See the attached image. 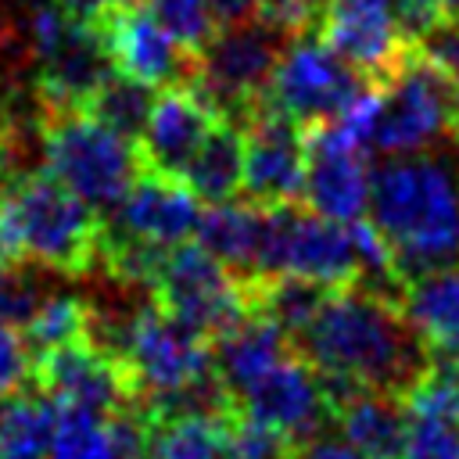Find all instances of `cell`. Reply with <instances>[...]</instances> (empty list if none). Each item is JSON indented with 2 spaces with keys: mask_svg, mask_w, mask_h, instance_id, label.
I'll return each mask as SVG.
<instances>
[{
  "mask_svg": "<svg viewBox=\"0 0 459 459\" xmlns=\"http://www.w3.org/2000/svg\"><path fill=\"white\" fill-rule=\"evenodd\" d=\"M154 93L158 90H151V86H143V82H136V79H126V75H111L97 93H93V100L82 108V111H90V115H97L100 122H108L111 129H118L122 136H140V129H143V122H147V111H151V104H154Z\"/></svg>",
  "mask_w": 459,
  "mask_h": 459,
  "instance_id": "27",
  "label": "cell"
},
{
  "mask_svg": "<svg viewBox=\"0 0 459 459\" xmlns=\"http://www.w3.org/2000/svg\"><path fill=\"white\" fill-rule=\"evenodd\" d=\"M420 47L448 72V79H452V86H455V93H459V25L441 22L434 32H427V36L420 39Z\"/></svg>",
  "mask_w": 459,
  "mask_h": 459,
  "instance_id": "33",
  "label": "cell"
},
{
  "mask_svg": "<svg viewBox=\"0 0 459 459\" xmlns=\"http://www.w3.org/2000/svg\"><path fill=\"white\" fill-rule=\"evenodd\" d=\"M57 402L32 391H11L0 398V459H47L54 437Z\"/></svg>",
  "mask_w": 459,
  "mask_h": 459,
  "instance_id": "24",
  "label": "cell"
},
{
  "mask_svg": "<svg viewBox=\"0 0 459 459\" xmlns=\"http://www.w3.org/2000/svg\"><path fill=\"white\" fill-rule=\"evenodd\" d=\"M455 140H459V129H455Z\"/></svg>",
  "mask_w": 459,
  "mask_h": 459,
  "instance_id": "39",
  "label": "cell"
},
{
  "mask_svg": "<svg viewBox=\"0 0 459 459\" xmlns=\"http://www.w3.org/2000/svg\"><path fill=\"white\" fill-rule=\"evenodd\" d=\"M22 337L32 359L61 344H72L79 337H90V305L75 294H47L32 312V319L25 323Z\"/></svg>",
  "mask_w": 459,
  "mask_h": 459,
  "instance_id": "26",
  "label": "cell"
},
{
  "mask_svg": "<svg viewBox=\"0 0 459 459\" xmlns=\"http://www.w3.org/2000/svg\"><path fill=\"white\" fill-rule=\"evenodd\" d=\"M29 377H32V355H29L25 337L14 326L0 323V398L18 391Z\"/></svg>",
  "mask_w": 459,
  "mask_h": 459,
  "instance_id": "31",
  "label": "cell"
},
{
  "mask_svg": "<svg viewBox=\"0 0 459 459\" xmlns=\"http://www.w3.org/2000/svg\"><path fill=\"white\" fill-rule=\"evenodd\" d=\"M312 32L369 82H384L412 47L391 0H323Z\"/></svg>",
  "mask_w": 459,
  "mask_h": 459,
  "instance_id": "13",
  "label": "cell"
},
{
  "mask_svg": "<svg viewBox=\"0 0 459 459\" xmlns=\"http://www.w3.org/2000/svg\"><path fill=\"white\" fill-rule=\"evenodd\" d=\"M154 305L190 326L194 333L215 341L233 323L251 312L247 280L230 273L201 244H179L161 258V269L151 283Z\"/></svg>",
  "mask_w": 459,
  "mask_h": 459,
  "instance_id": "9",
  "label": "cell"
},
{
  "mask_svg": "<svg viewBox=\"0 0 459 459\" xmlns=\"http://www.w3.org/2000/svg\"><path fill=\"white\" fill-rule=\"evenodd\" d=\"M244 129V190L255 204H298L305 197V129L258 100Z\"/></svg>",
  "mask_w": 459,
  "mask_h": 459,
  "instance_id": "14",
  "label": "cell"
},
{
  "mask_svg": "<svg viewBox=\"0 0 459 459\" xmlns=\"http://www.w3.org/2000/svg\"><path fill=\"white\" fill-rule=\"evenodd\" d=\"M366 143L337 118L305 129V201L312 212L333 222L366 219L369 208V169Z\"/></svg>",
  "mask_w": 459,
  "mask_h": 459,
  "instance_id": "12",
  "label": "cell"
},
{
  "mask_svg": "<svg viewBox=\"0 0 459 459\" xmlns=\"http://www.w3.org/2000/svg\"><path fill=\"white\" fill-rule=\"evenodd\" d=\"M183 183L208 204L233 201L244 190V129L222 118L183 169Z\"/></svg>",
  "mask_w": 459,
  "mask_h": 459,
  "instance_id": "23",
  "label": "cell"
},
{
  "mask_svg": "<svg viewBox=\"0 0 459 459\" xmlns=\"http://www.w3.org/2000/svg\"><path fill=\"white\" fill-rule=\"evenodd\" d=\"M197 222H201V197L179 176L140 169L133 186L108 212L104 230L169 251L197 237Z\"/></svg>",
  "mask_w": 459,
  "mask_h": 459,
  "instance_id": "16",
  "label": "cell"
},
{
  "mask_svg": "<svg viewBox=\"0 0 459 459\" xmlns=\"http://www.w3.org/2000/svg\"><path fill=\"white\" fill-rule=\"evenodd\" d=\"M437 7H441V18L448 25H459V0H437Z\"/></svg>",
  "mask_w": 459,
  "mask_h": 459,
  "instance_id": "37",
  "label": "cell"
},
{
  "mask_svg": "<svg viewBox=\"0 0 459 459\" xmlns=\"http://www.w3.org/2000/svg\"><path fill=\"white\" fill-rule=\"evenodd\" d=\"M104 219L47 169L0 186V262H32L54 273H90L100 262Z\"/></svg>",
  "mask_w": 459,
  "mask_h": 459,
  "instance_id": "3",
  "label": "cell"
},
{
  "mask_svg": "<svg viewBox=\"0 0 459 459\" xmlns=\"http://www.w3.org/2000/svg\"><path fill=\"white\" fill-rule=\"evenodd\" d=\"M115 75V65L108 57L104 36L97 18L82 22L72 18L68 32L61 43L36 61V79H32V97L39 104V115L54 111H79L93 100V93Z\"/></svg>",
  "mask_w": 459,
  "mask_h": 459,
  "instance_id": "17",
  "label": "cell"
},
{
  "mask_svg": "<svg viewBox=\"0 0 459 459\" xmlns=\"http://www.w3.org/2000/svg\"><path fill=\"white\" fill-rule=\"evenodd\" d=\"M208 14L215 29H233L258 14V0H208Z\"/></svg>",
  "mask_w": 459,
  "mask_h": 459,
  "instance_id": "35",
  "label": "cell"
},
{
  "mask_svg": "<svg viewBox=\"0 0 459 459\" xmlns=\"http://www.w3.org/2000/svg\"><path fill=\"white\" fill-rule=\"evenodd\" d=\"M226 409L283 434L290 445H305L319 437V430L330 423L326 384L298 355V348L276 359L269 369H262L251 384H244Z\"/></svg>",
  "mask_w": 459,
  "mask_h": 459,
  "instance_id": "10",
  "label": "cell"
},
{
  "mask_svg": "<svg viewBox=\"0 0 459 459\" xmlns=\"http://www.w3.org/2000/svg\"><path fill=\"white\" fill-rule=\"evenodd\" d=\"M219 122L222 115L190 82L158 90L147 111V122L136 136L140 165L183 179V169L190 165V158Z\"/></svg>",
  "mask_w": 459,
  "mask_h": 459,
  "instance_id": "18",
  "label": "cell"
},
{
  "mask_svg": "<svg viewBox=\"0 0 459 459\" xmlns=\"http://www.w3.org/2000/svg\"><path fill=\"white\" fill-rule=\"evenodd\" d=\"M287 39H290L287 32H280L258 18L240 22L233 29H219L208 39V47L197 54L190 86L222 118L240 126L258 108Z\"/></svg>",
  "mask_w": 459,
  "mask_h": 459,
  "instance_id": "7",
  "label": "cell"
},
{
  "mask_svg": "<svg viewBox=\"0 0 459 459\" xmlns=\"http://www.w3.org/2000/svg\"><path fill=\"white\" fill-rule=\"evenodd\" d=\"M391 4H394L402 36H405L409 43H420L427 32H434V29L445 22L437 0H391Z\"/></svg>",
  "mask_w": 459,
  "mask_h": 459,
  "instance_id": "32",
  "label": "cell"
},
{
  "mask_svg": "<svg viewBox=\"0 0 459 459\" xmlns=\"http://www.w3.org/2000/svg\"><path fill=\"white\" fill-rule=\"evenodd\" d=\"M298 276L323 287L362 280L351 230L298 204H262V240L251 280Z\"/></svg>",
  "mask_w": 459,
  "mask_h": 459,
  "instance_id": "5",
  "label": "cell"
},
{
  "mask_svg": "<svg viewBox=\"0 0 459 459\" xmlns=\"http://www.w3.org/2000/svg\"><path fill=\"white\" fill-rule=\"evenodd\" d=\"M398 308L427 351H459V262L405 283Z\"/></svg>",
  "mask_w": 459,
  "mask_h": 459,
  "instance_id": "21",
  "label": "cell"
},
{
  "mask_svg": "<svg viewBox=\"0 0 459 459\" xmlns=\"http://www.w3.org/2000/svg\"><path fill=\"white\" fill-rule=\"evenodd\" d=\"M29 380L57 405H79L104 416H118L133 409V402H140L129 366L93 337H79L36 355Z\"/></svg>",
  "mask_w": 459,
  "mask_h": 459,
  "instance_id": "11",
  "label": "cell"
},
{
  "mask_svg": "<svg viewBox=\"0 0 459 459\" xmlns=\"http://www.w3.org/2000/svg\"><path fill=\"white\" fill-rule=\"evenodd\" d=\"M72 18H82V22H93L115 7H129V4H140V0H57Z\"/></svg>",
  "mask_w": 459,
  "mask_h": 459,
  "instance_id": "36",
  "label": "cell"
},
{
  "mask_svg": "<svg viewBox=\"0 0 459 459\" xmlns=\"http://www.w3.org/2000/svg\"><path fill=\"white\" fill-rule=\"evenodd\" d=\"M380 111L373 126V147L387 154H412L459 129V93L448 72L412 43L398 68L377 82Z\"/></svg>",
  "mask_w": 459,
  "mask_h": 459,
  "instance_id": "6",
  "label": "cell"
},
{
  "mask_svg": "<svg viewBox=\"0 0 459 459\" xmlns=\"http://www.w3.org/2000/svg\"><path fill=\"white\" fill-rule=\"evenodd\" d=\"M258 240H262V204H255V201H244V204L219 201V204L201 208L197 244L208 255H215L240 280L255 276Z\"/></svg>",
  "mask_w": 459,
  "mask_h": 459,
  "instance_id": "22",
  "label": "cell"
},
{
  "mask_svg": "<svg viewBox=\"0 0 459 459\" xmlns=\"http://www.w3.org/2000/svg\"><path fill=\"white\" fill-rule=\"evenodd\" d=\"M39 140L43 169L97 212H111L143 169L136 143L82 108L39 115Z\"/></svg>",
  "mask_w": 459,
  "mask_h": 459,
  "instance_id": "4",
  "label": "cell"
},
{
  "mask_svg": "<svg viewBox=\"0 0 459 459\" xmlns=\"http://www.w3.org/2000/svg\"><path fill=\"white\" fill-rule=\"evenodd\" d=\"M366 86L369 79L308 29L287 39L262 104L308 129L316 122L337 118Z\"/></svg>",
  "mask_w": 459,
  "mask_h": 459,
  "instance_id": "8",
  "label": "cell"
},
{
  "mask_svg": "<svg viewBox=\"0 0 459 459\" xmlns=\"http://www.w3.org/2000/svg\"><path fill=\"white\" fill-rule=\"evenodd\" d=\"M143 7L190 54H201L208 47V39L219 32L208 14V0H143Z\"/></svg>",
  "mask_w": 459,
  "mask_h": 459,
  "instance_id": "28",
  "label": "cell"
},
{
  "mask_svg": "<svg viewBox=\"0 0 459 459\" xmlns=\"http://www.w3.org/2000/svg\"><path fill=\"white\" fill-rule=\"evenodd\" d=\"M294 459H377L369 452L351 448L348 441H333V437H312L305 445H298Z\"/></svg>",
  "mask_w": 459,
  "mask_h": 459,
  "instance_id": "34",
  "label": "cell"
},
{
  "mask_svg": "<svg viewBox=\"0 0 459 459\" xmlns=\"http://www.w3.org/2000/svg\"><path fill=\"white\" fill-rule=\"evenodd\" d=\"M97 25H100L108 57H111V65H115L118 75L136 79V82H143L151 90L186 86L194 79L197 54H190L186 47H179L154 22V14L143 7V0L100 14Z\"/></svg>",
  "mask_w": 459,
  "mask_h": 459,
  "instance_id": "15",
  "label": "cell"
},
{
  "mask_svg": "<svg viewBox=\"0 0 459 459\" xmlns=\"http://www.w3.org/2000/svg\"><path fill=\"white\" fill-rule=\"evenodd\" d=\"M294 348L319 373L326 394L362 387L405 398L430 369L427 344L398 301L366 283L333 287L294 337Z\"/></svg>",
  "mask_w": 459,
  "mask_h": 459,
  "instance_id": "1",
  "label": "cell"
},
{
  "mask_svg": "<svg viewBox=\"0 0 459 459\" xmlns=\"http://www.w3.org/2000/svg\"><path fill=\"white\" fill-rule=\"evenodd\" d=\"M47 459H122L115 416L79 405H57Z\"/></svg>",
  "mask_w": 459,
  "mask_h": 459,
  "instance_id": "25",
  "label": "cell"
},
{
  "mask_svg": "<svg viewBox=\"0 0 459 459\" xmlns=\"http://www.w3.org/2000/svg\"><path fill=\"white\" fill-rule=\"evenodd\" d=\"M330 423L341 430V441H348L351 448L369 452L377 459H402L405 427H409L402 398L362 387L333 391Z\"/></svg>",
  "mask_w": 459,
  "mask_h": 459,
  "instance_id": "19",
  "label": "cell"
},
{
  "mask_svg": "<svg viewBox=\"0 0 459 459\" xmlns=\"http://www.w3.org/2000/svg\"><path fill=\"white\" fill-rule=\"evenodd\" d=\"M7 36H11V32H7V29H0V47L7 43Z\"/></svg>",
  "mask_w": 459,
  "mask_h": 459,
  "instance_id": "38",
  "label": "cell"
},
{
  "mask_svg": "<svg viewBox=\"0 0 459 459\" xmlns=\"http://www.w3.org/2000/svg\"><path fill=\"white\" fill-rule=\"evenodd\" d=\"M402 459H459V427L437 412H405Z\"/></svg>",
  "mask_w": 459,
  "mask_h": 459,
  "instance_id": "30",
  "label": "cell"
},
{
  "mask_svg": "<svg viewBox=\"0 0 459 459\" xmlns=\"http://www.w3.org/2000/svg\"><path fill=\"white\" fill-rule=\"evenodd\" d=\"M373 230L405 283L459 262V154H391L369 172Z\"/></svg>",
  "mask_w": 459,
  "mask_h": 459,
  "instance_id": "2",
  "label": "cell"
},
{
  "mask_svg": "<svg viewBox=\"0 0 459 459\" xmlns=\"http://www.w3.org/2000/svg\"><path fill=\"white\" fill-rule=\"evenodd\" d=\"M43 298L47 290L36 280L32 262H0V323L4 326H25Z\"/></svg>",
  "mask_w": 459,
  "mask_h": 459,
  "instance_id": "29",
  "label": "cell"
},
{
  "mask_svg": "<svg viewBox=\"0 0 459 459\" xmlns=\"http://www.w3.org/2000/svg\"><path fill=\"white\" fill-rule=\"evenodd\" d=\"M151 459H240L230 409H197L176 416H147Z\"/></svg>",
  "mask_w": 459,
  "mask_h": 459,
  "instance_id": "20",
  "label": "cell"
}]
</instances>
